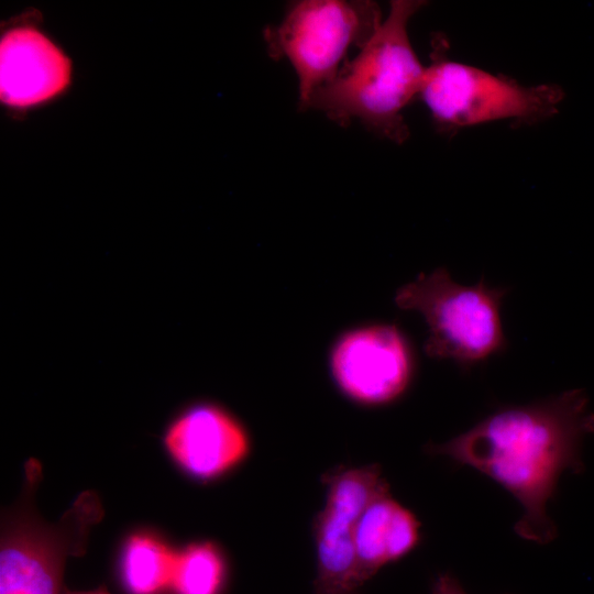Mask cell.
Listing matches in <instances>:
<instances>
[{"label":"cell","mask_w":594,"mask_h":594,"mask_svg":"<svg viewBox=\"0 0 594 594\" xmlns=\"http://www.w3.org/2000/svg\"><path fill=\"white\" fill-rule=\"evenodd\" d=\"M176 552L150 534L131 536L120 558V579L129 594H161L170 587Z\"/></svg>","instance_id":"obj_12"},{"label":"cell","mask_w":594,"mask_h":594,"mask_svg":"<svg viewBox=\"0 0 594 594\" xmlns=\"http://www.w3.org/2000/svg\"><path fill=\"white\" fill-rule=\"evenodd\" d=\"M426 4L391 1L372 38L343 63L334 79L315 91L306 110H319L342 127L356 119L377 136L405 142L409 129L403 112L419 97L426 73L411 46L408 23Z\"/></svg>","instance_id":"obj_2"},{"label":"cell","mask_w":594,"mask_h":594,"mask_svg":"<svg viewBox=\"0 0 594 594\" xmlns=\"http://www.w3.org/2000/svg\"><path fill=\"white\" fill-rule=\"evenodd\" d=\"M163 441L175 463L202 481L232 470L250 449L242 422L222 406L209 402L180 411L167 426Z\"/></svg>","instance_id":"obj_9"},{"label":"cell","mask_w":594,"mask_h":594,"mask_svg":"<svg viewBox=\"0 0 594 594\" xmlns=\"http://www.w3.org/2000/svg\"><path fill=\"white\" fill-rule=\"evenodd\" d=\"M507 292L487 286L484 278L461 285L439 267L399 287L395 304L424 317L429 331L424 350L429 358L471 366L507 345L501 317Z\"/></svg>","instance_id":"obj_4"},{"label":"cell","mask_w":594,"mask_h":594,"mask_svg":"<svg viewBox=\"0 0 594 594\" xmlns=\"http://www.w3.org/2000/svg\"><path fill=\"white\" fill-rule=\"evenodd\" d=\"M380 6L370 0H300L277 25L264 30L272 58H285L298 78V103L338 75L351 47L361 50L382 24Z\"/></svg>","instance_id":"obj_5"},{"label":"cell","mask_w":594,"mask_h":594,"mask_svg":"<svg viewBox=\"0 0 594 594\" xmlns=\"http://www.w3.org/2000/svg\"><path fill=\"white\" fill-rule=\"evenodd\" d=\"M228 569L212 542L190 543L176 552L170 587L175 594H222Z\"/></svg>","instance_id":"obj_13"},{"label":"cell","mask_w":594,"mask_h":594,"mask_svg":"<svg viewBox=\"0 0 594 594\" xmlns=\"http://www.w3.org/2000/svg\"><path fill=\"white\" fill-rule=\"evenodd\" d=\"M431 594H466V592L452 575L442 574L433 583Z\"/></svg>","instance_id":"obj_14"},{"label":"cell","mask_w":594,"mask_h":594,"mask_svg":"<svg viewBox=\"0 0 594 594\" xmlns=\"http://www.w3.org/2000/svg\"><path fill=\"white\" fill-rule=\"evenodd\" d=\"M592 433L594 413L586 393L576 388L501 409L427 450L471 466L505 487L522 508L515 525L517 535L546 544L557 536L547 504L563 472L583 469L581 447Z\"/></svg>","instance_id":"obj_1"},{"label":"cell","mask_w":594,"mask_h":594,"mask_svg":"<svg viewBox=\"0 0 594 594\" xmlns=\"http://www.w3.org/2000/svg\"><path fill=\"white\" fill-rule=\"evenodd\" d=\"M346 594H358L356 592H352V593H346Z\"/></svg>","instance_id":"obj_16"},{"label":"cell","mask_w":594,"mask_h":594,"mask_svg":"<svg viewBox=\"0 0 594 594\" xmlns=\"http://www.w3.org/2000/svg\"><path fill=\"white\" fill-rule=\"evenodd\" d=\"M65 52L33 25H18L0 41V97L14 109L45 103L64 92L72 80Z\"/></svg>","instance_id":"obj_10"},{"label":"cell","mask_w":594,"mask_h":594,"mask_svg":"<svg viewBox=\"0 0 594 594\" xmlns=\"http://www.w3.org/2000/svg\"><path fill=\"white\" fill-rule=\"evenodd\" d=\"M334 384L350 400L380 406L399 398L415 371V356L405 333L392 323L350 328L336 339L329 353Z\"/></svg>","instance_id":"obj_8"},{"label":"cell","mask_w":594,"mask_h":594,"mask_svg":"<svg viewBox=\"0 0 594 594\" xmlns=\"http://www.w3.org/2000/svg\"><path fill=\"white\" fill-rule=\"evenodd\" d=\"M443 40L433 38L431 64L419 98L436 127L444 133L498 120L532 124L552 118L565 98L558 84L524 86L475 66L453 62Z\"/></svg>","instance_id":"obj_3"},{"label":"cell","mask_w":594,"mask_h":594,"mask_svg":"<svg viewBox=\"0 0 594 594\" xmlns=\"http://www.w3.org/2000/svg\"><path fill=\"white\" fill-rule=\"evenodd\" d=\"M419 537L418 520L389 492L373 499L361 515L354 536L362 582L409 553Z\"/></svg>","instance_id":"obj_11"},{"label":"cell","mask_w":594,"mask_h":594,"mask_svg":"<svg viewBox=\"0 0 594 594\" xmlns=\"http://www.w3.org/2000/svg\"><path fill=\"white\" fill-rule=\"evenodd\" d=\"M6 519L0 544V594H61L69 556L82 554L103 509L96 493L78 496L57 524L22 504Z\"/></svg>","instance_id":"obj_6"},{"label":"cell","mask_w":594,"mask_h":594,"mask_svg":"<svg viewBox=\"0 0 594 594\" xmlns=\"http://www.w3.org/2000/svg\"><path fill=\"white\" fill-rule=\"evenodd\" d=\"M326 503L315 520L316 594H346L363 584L354 536L358 521L388 485L376 465L340 469L324 476Z\"/></svg>","instance_id":"obj_7"},{"label":"cell","mask_w":594,"mask_h":594,"mask_svg":"<svg viewBox=\"0 0 594 594\" xmlns=\"http://www.w3.org/2000/svg\"><path fill=\"white\" fill-rule=\"evenodd\" d=\"M65 594H109L105 588H97L91 591H67Z\"/></svg>","instance_id":"obj_15"}]
</instances>
